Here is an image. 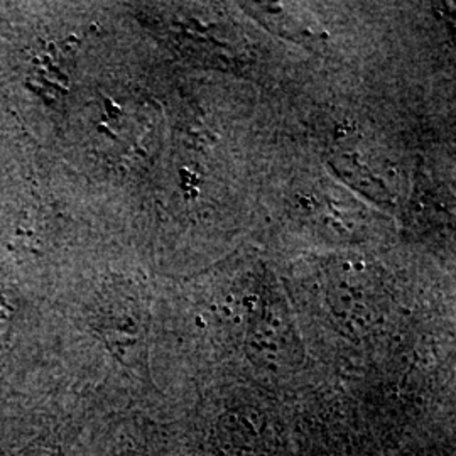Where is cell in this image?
<instances>
[{
    "mask_svg": "<svg viewBox=\"0 0 456 456\" xmlns=\"http://www.w3.org/2000/svg\"><path fill=\"white\" fill-rule=\"evenodd\" d=\"M250 355L264 369H289L299 359L293 326L277 311L264 313L248 338Z\"/></svg>",
    "mask_w": 456,
    "mask_h": 456,
    "instance_id": "obj_1",
    "label": "cell"
},
{
    "mask_svg": "<svg viewBox=\"0 0 456 456\" xmlns=\"http://www.w3.org/2000/svg\"><path fill=\"white\" fill-rule=\"evenodd\" d=\"M218 448L224 456H261L265 441V419L252 408L232 409L216 428Z\"/></svg>",
    "mask_w": 456,
    "mask_h": 456,
    "instance_id": "obj_2",
    "label": "cell"
}]
</instances>
